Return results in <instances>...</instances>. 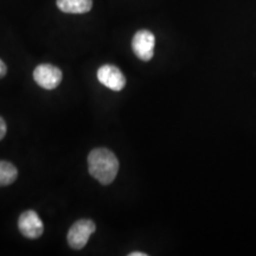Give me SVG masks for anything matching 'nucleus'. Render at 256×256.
Masks as SVG:
<instances>
[{"instance_id":"obj_1","label":"nucleus","mask_w":256,"mask_h":256,"mask_svg":"<svg viewBox=\"0 0 256 256\" xmlns=\"http://www.w3.org/2000/svg\"><path fill=\"white\" fill-rule=\"evenodd\" d=\"M119 160L110 150L104 147L94 148L88 156V171L102 185L113 183L119 172Z\"/></svg>"},{"instance_id":"obj_2","label":"nucleus","mask_w":256,"mask_h":256,"mask_svg":"<svg viewBox=\"0 0 256 256\" xmlns=\"http://www.w3.org/2000/svg\"><path fill=\"white\" fill-rule=\"evenodd\" d=\"M96 226L92 220H78L70 226L68 232V243L72 249L80 250L84 248L89 238L95 232Z\"/></svg>"},{"instance_id":"obj_3","label":"nucleus","mask_w":256,"mask_h":256,"mask_svg":"<svg viewBox=\"0 0 256 256\" xmlns=\"http://www.w3.org/2000/svg\"><path fill=\"white\" fill-rule=\"evenodd\" d=\"M32 75H34V82L46 90H52V89L58 87L63 78V74L60 69L49 63L40 64L34 68Z\"/></svg>"},{"instance_id":"obj_4","label":"nucleus","mask_w":256,"mask_h":256,"mask_svg":"<svg viewBox=\"0 0 256 256\" xmlns=\"http://www.w3.org/2000/svg\"><path fill=\"white\" fill-rule=\"evenodd\" d=\"M156 46V37L151 31L140 30L132 40V50L138 58L148 62L153 58Z\"/></svg>"},{"instance_id":"obj_5","label":"nucleus","mask_w":256,"mask_h":256,"mask_svg":"<svg viewBox=\"0 0 256 256\" xmlns=\"http://www.w3.org/2000/svg\"><path fill=\"white\" fill-rule=\"evenodd\" d=\"M18 229L24 238L36 240L44 232V224L34 210L24 211L18 218Z\"/></svg>"},{"instance_id":"obj_6","label":"nucleus","mask_w":256,"mask_h":256,"mask_svg":"<svg viewBox=\"0 0 256 256\" xmlns=\"http://www.w3.org/2000/svg\"><path fill=\"white\" fill-rule=\"evenodd\" d=\"M98 80L101 84L113 92L122 90L126 86V78L118 66L104 64L98 70Z\"/></svg>"},{"instance_id":"obj_7","label":"nucleus","mask_w":256,"mask_h":256,"mask_svg":"<svg viewBox=\"0 0 256 256\" xmlns=\"http://www.w3.org/2000/svg\"><path fill=\"white\" fill-rule=\"evenodd\" d=\"M57 8L64 14H83L92 8V0H57Z\"/></svg>"},{"instance_id":"obj_8","label":"nucleus","mask_w":256,"mask_h":256,"mask_svg":"<svg viewBox=\"0 0 256 256\" xmlns=\"http://www.w3.org/2000/svg\"><path fill=\"white\" fill-rule=\"evenodd\" d=\"M18 177V170L10 162L0 160V186H8L14 183Z\"/></svg>"},{"instance_id":"obj_9","label":"nucleus","mask_w":256,"mask_h":256,"mask_svg":"<svg viewBox=\"0 0 256 256\" xmlns=\"http://www.w3.org/2000/svg\"><path fill=\"white\" fill-rule=\"evenodd\" d=\"M6 132H8V126H6L5 120L0 116V140H2V138L6 136Z\"/></svg>"},{"instance_id":"obj_10","label":"nucleus","mask_w":256,"mask_h":256,"mask_svg":"<svg viewBox=\"0 0 256 256\" xmlns=\"http://www.w3.org/2000/svg\"><path fill=\"white\" fill-rule=\"evenodd\" d=\"M6 74H8V66H6V64L0 60V78H5Z\"/></svg>"},{"instance_id":"obj_11","label":"nucleus","mask_w":256,"mask_h":256,"mask_svg":"<svg viewBox=\"0 0 256 256\" xmlns=\"http://www.w3.org/2000/svg\"><path fill=\"white\" fill-rule=\"evenodd\" d=\"M130 256H147L146 252H130Z\"/></svg>"}]
</instances>
